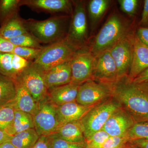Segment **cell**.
Returning a JSON list of instances; mask_svg holds the SVG:
<instances>
[{
  "mask_svg": "<svg viewBox=\"0 0 148 148\" xmlns=\"http://www.w3.org/2000/svg\"><path fill=\"white\" fill-rule=\"evenodd\" d=\"M108 85L112 97L135 122H148V82L135 83L127 76Z\"/></svg>",
  "mask_w": 148,
  "mask_h": 148,
  "instance_id": "cell-1",
  "label": "cell"
},
{
  "mask_svg": "<svg viewBox=\"0 0 148 148\" xmlns=\"http://www.w3.org/2000/svg\"><path fill=\"white\" fill-rule=\"evenodd\" d=\"M71 16L53 15L47 19L38 20L25 19L28 32L41 44H52L64 39L69 30Z\"/></svg>",
  "mask_w": 148,
  "mask_h": 148,
  "instance_id": "cell-2",
  "label": "cell"
},
{
  "mask_svg": "<svg viewBox=\"0 0 148 148\" xmlns=\"http://www.w3.org/2000/svg\"><path fill=\"white\" fill-rule=\"evenodd\" d=\"M130 32L128 22L118 14H113L108 18L88 49L96 57L110 49Z\"/></svg>",
  "mask_w": 148,
  "mask_h": 148,
  "instance_id": "cell-3",
  "label": "cell"
},
{
  "mask_svg": "<svg viewBox=\"0 0 148 148\" xmlns=\"http://www.w3.org/2000/svg\"><path fill=\"white\" fill-rule=\"evenodd\" d=\"M73 10L71 16L66 40L77 50L89 46L86 2L73 1Z\"/></svg>",
  "mask_w": 148,
  "mask_h": 148,
  "instance_id": "cell-4",
  "label": "cell"
},
{
  "mask_svg": "<svg viewBox=\"0 0 148 148\" xmlns=\"http://www.w3.org/2000/svg\"><path fill=\"white\" fill-rule=\"evenodd\" d=\"M120 107L119 103L111 97L89 110L79 121L85 140L103 130L111 115Z\"/></svg>",
  "mask_w": 148,
  "mask_h": 148,
  "instance_id": "cell-5",
  "label": "cell"
},
{
  "mask_svg": "<svg viewBox=\"0 0 148 148\" xmlns=\"http://www.w3.org/2000/svg\"><path fill=\"white\" fill-rule=\"evenodd\" d=\"M77 51L65 38L43 49L39 56L33 63L44 72L70 61Z\"/></svg>",
  "mask_w": 148,
  "mask_h": 148,
  "instance_id": "cell-6",
  "label": "cell"
},
{
  "mask_svg": "<svg viewBox=\"0 0 148 148\" xmlns=\"http://www.w3.org/2000/svg\"><path fill=\"white\" fill-rule=\"evenodd\" d=\"M34 129L39 136H49L55 133L60 124L57 119L56 106L47 97L38 103L34 115Z\"/></svg>",
  "mask_w": 148,
  "mask_h": 148,
  "instance_id": "cell-7",
  "label": "cell"
},
{
  "mask_svg": "<svg viewBox=\"0 0 148 148\" xmlns=\"http://www.w3.org/2000/svg\"><path fill=\"white\" fill-rule=\"evenodd\" d=\"M112 97L108 84L89 80L79 85L76 102L84 106L98 105Z\"/></svg>",
  "mask_w": 148,
  "mask_h": 148,
  "instance_id": "cell-8",
  "label": "cell"
},
{
  "mask_svg": "<svg viewBox=\"0 0 148 148\" xmlns=\"http://www.w3.org/2000/svg\"><path fill=\"white\" fill-rule=\"evenodd\" d=\"M95 58L88 47L76 51L70 60L71 82L80 85L89 80H93Z\"/></svg>",
  "mask_w": 148,
  "mask_h": 148,
  "instance_id": "cell-9",
  "label": "cell"
},
{
  "mask_svg": "<svg viewBox=\"0 0 148 148\" xmlns=\"http://www.w3.org/2000/svg\"><path fill=\"white\" fill-rule=\"evenodd\" d=\"M44 73V72L32 63L14 80L22 84L38 103L47 97L48 89Z\"/></svg>",
  "mask_w": 148,
  "mask_h": 148,
  "instance_id": "cell-10",
  "label": "cell"
},
{
  "mask_svg": "<svg viewBox=\"0 0 148 148\" xmlns=\"http://www.w3.org/2000/svg\"><path fill=\"white\" fill-rule=\"evenodd\" d=\"M132 33L130 32L109 49L116 65L119 79L128 76L130 71L133 54Z\"/></svg>",
  "mask_w": 148,
  "mask_h": 148,
  "instance_id": "cell-11",
  "label": "cell"
},
{
  "mask_svg": "<svg viewBox=\"0 0 148 148\" xmlns=\"http://www.w3.org/2000/svg\"><path fill=\"white\" fill-rule=\"evenodd\" d=\"M20 5L26 6L32 11L53 15L71 16L73 2L70 0H20Z\"/></svg>",
  "mask_w": 148,
  "mask_h": 148,
  "instance_id": "cell-12",
  "label": "cell"
},
{
  "mask_svg": "<svg viewBox=\"0 0 148 148\" xmlns=\"http://www.w3.org/2000/svg\"><path fill=\"white\" fill-rule=\"evenodd\" d=\"M93 80L110 84L119 79L117 69L110 50H106L95 57Z\"/></svg>",
  "mask_w": 148,
  "mask_h": 148,
  "instance_id": "cell-13",
  "label": "cell"
},
{
  "mask_svg": "<svg viewBox=\"0 0 148 148\" xmlns=\"http://www.w3.org/2000/svg\"><path fill=\"white\" fill-rule=\"evenodd\" d=\"M135 123L130 114L121 106L111 115L103 130L110 136H122L127 133Z\"/></svg>",
  "mask_w": 148,
  "mask_h": 148,
  "instance_id": "cell-14",
  "label": "cell"
},
{
  "mask_svg": "<svg viewBox=\"0 0 148 148\" xmlns=\"http://www.w3.org/2000/svg\"><path fill=\"white\" fill-rule=\"evenodd\" d=\"M132 40L133 54L128 75V77L131 80L148 68V46L139 40L135 32L132 33Z\"/></svg>",
  "mask_w": 148,
  "mask_h": 148,
  "instance_id": "cell-15",
  "label": "cell"
},
{
  "mask_svg": "<svg viewBox=\"0 0 148 148\" xmlns=\"http://www.w3.org/2000/svg\"><path fill=\"white\" fill-rule=\"evenodd\" d=\"M33 62L12 53H0V74L15 80Z\"/></svg>",
  "mask_w": 148,
  "mask_h": 148,
  "instance_id": "cell-16",
  "label": "cell"
},
{
  "mask_svg": "<svg viewBox=\"0 0 148 148\" xmlns=\"http://www.w3.org/2000/svg\"><path fill=\"white\" fill-rule=\"evenodd\" d=\"M44 79L48 89L71 82L70 60L45 72Z\"/></svg>",
  "mask_w": 148,
  "mask_h": 148,
  "instance_id": "cell-17",
  "label": "cell"
},
{
  "mask_svg": "<svg viewBox=\"0 0 148 148\" xmlns=\"http://www.w3.org/2000/svg\"><path fill=\"white\" fill-rule=\"evenodd\" d=\"M79 86L71 82L48 89V99L56 106L76 102Z\"/></svg>",
  "mask_w": 148,
  "mask_h": 148,
  "instance_id": "cell-18",
  "label": "cell"
},
{
  "mask_svg": "<svg viewBox=\"0 0 148 148\" xmlns=\"http://www.w3.org/2000/svg\"><path fill=\"white\" fill-rule=\"evenodd\" d=\"M94 106H84L74 102L56 106L58 123L60 125L71 122L79 121Z\"/></svg>",
  "mask_w": 148,
  "mask_h": 148,
  "instance_id": "cell-19",
  "label": "cell"
},
{
  "mask_svg": "<svg viewBox=\"0 0 148 148\" xmlns=\"http://www.w3.org/2000/svg\"><path fill=\"white\" fill-rule=\"evenodd\" d=\"M16 95L14 101L15 109L31 114L34 116L38 107L31 93L22 84L15 81Z\"/></svg>",
  "mask_w": 148,
  "mask_h": 148,
  "instance_id": "cell-20",
  "label": "cell"
},
{
  "mask_svg": "<svg viewBox=\"0 0 148 148\" xmlns=\"http://www.w3.org/2000/svg\"><path fill=\"white\" fill-rule=\"evenodd\" d=\"M61 139L75 143L85 142L82 125L79 121L60 125L55 132Z\"/></svg>",
  "mask_w": 148,
  "mask_h": 148,
  "instance_id": "cell-21",
  "label": "cell"
},
{
  "mask_svg": "<svg viewBox=\"0 0 148 148\" xmlns=\"http://www.w3.org/2000/svg\"><path fill=\"white\" fill-rule=\"evenodd\" d=\"M25 21L19 14L11 18L0 27V36L9 40L28 33Z\"/></svg>",
  "mask_w": 148,
  "mask_h": 148,
  "instance_id": "cell-22",
  "label": "cell"
},
{
  "mask_svg": "<svg viewBox=\"0 0 148 148\" xmlns=\"http://www.w3.org/2000/svg\"><path fill=\"white\" fill-rule=\"evenodd\" d=\"M34 128V116L31 114L15 109L13 122L6 133L12 136L18 132Z\"/></svg>",
  "mask_w": 148,
  "mask_h": 148,
  "instance_id": "cell-23",
  "label": "cell"
},
{
  "mask_svg": "<svg viewBox=\"0 0 148 148\" xmlns=\"http://www.w3.org/2000/svg\"><path fill=\"white\" fill-rule=\"evenodd\" d=\"M109 0H91L87 4V11L91 29H95L110 5Z\"/></svg>",
  "mask_w": 148,
  "mask_h": 148,
  "instance_id": "cell-24",
  "label": "cell"
},
{
  "mask_svg": "<svg viewBox=\"0 0 148 148\" xmlns=\"http://www.w3.org/2000/svg\"><path fill=\"white\" fill-rule=\"evenodd\" d=\"M39 137L34 128H32L16 133L10 141L16 148H32Z\"/></svg>",
  "mask_w": 148,
  "mask_h": 148,
  "instance_id": "cell-25",
  "label": "cell"
},
{
  "mask_svg": "<svg viewBox=\"0 0 148 148\" xmlns=\"http://www.w3.org/2000/svg\"><path fill=\"white\" fill-rule=\"evenodd\" d=\"M16 95L15 81L0 74V106L14 101Z\"/></svg>",
  "mask_w": 148,
  "mask_h": 148,
  "instance_id": "cell-26",
  "label": "cell"
},
{
  "mask_svg": "<svg viewBox=\"0 0 148 148\" xmlns=\"http://www.w3.org/2000/svg\"><path fill=\"white\" fill-rule=\"evenodd\" d=\"M20 0H0V27L19 14Z\"/></svg>",
  "mask_w": 148,
  "mask_h": 148,
  "instance_id": "cell-27",
  "label": "cell"
},
{
  "mask_svg": "<svg viewBox=\"0 0 148 148\" xmlns=\"http://www.w3.org/2000/svg\"><path fill=\"white\" fill-rule=\"evenodd\" d=\"M15 108L14 101L0 106V129L6 132L11 125Z\"/></svg>",
  "mask_w": 148,
  "mask_h": 148,
  "instance_id": "cell-28",
  "label": "cell"
},
{
  "mask_svg": "<svg viewBox=\"0 0 148 148\" xmlns=\"http://www.w3.org/2000/svg\"><path fill=\"white\" fill-rule=\"evenodd\" d=\"M130 142L135 140H148V122H135L127 132Z\"/></svg>",
  "mask_w": 148,
  "mask_h": 148,
  "instance_id": "cell-29",
  "label": "cell"
},
{
  "mask_svg": "<svg viewBox=\"0 0 148 148\" xmlns=\"http://www.w3.org/2000/svg\"><path fill=\"white\" fill-rule=\"evenodd\" d=\"M9 40L15 46L36 49H42L45 47L29 32L10 39Z\"/></svg>",
  "mask_w": 148,
  "mask_h": 148,
  "instance_id": "cell-30",
  "label": "cell"
},
{
  "mask_svg": "<svg viewBox=\"0 0 148 148\" xmlns=\"http://www.w3.org/2000/svg\"><path fill=\"white\" fill-rule=\"evenodd\" d=\"M43 48L36 49L15 46L12 53L18 56L27 61L34 62L39 56Z\"/></svg>",
  "mask_w": 148,
  "mask_h": 148,
  "instance_id": "cell-31",
  "label": "cell"
},
{
  "mask_svg": "<svg viewBox=\"0 0 148 148\" xmlns=\"http://www.w3.org/2000/svg\"><path fill=\"white\" fill-rule=\"evenodd\" d=\"M109 137L108 134L103 130L95 132L86 139V148H102Z\"/></svg>",
  "mask_w": 148,
  "mask_h": 148,
  "instance_id": "cell-32",
  "label": "cell"
},
{
  "mask_svg": "<svg viewBox=\"0 0 148 148\" xmlns=\"http://www.w3.org/2000/svg\"><path fill=\"white\" fill-rule=\"evenodd\" d=\"M51 148H86L85 142L75 143L66 141L59 138L55 133L49 136Z\"/></svg>",
  "mask_w": 148,
  "mask_h": 148,
  "instance_id": "cell-33",
  "label": "cell"
},
{
  "mask_svg": "<svg viewBox=\"0 0 148 148\" xmlns=\"http://www.w3.org/2000/svg\"><path fill=\"white\" fill-rule=\"evenodd\" d=\"M130 140L127 133L120 136H110L102 148H127Z\"/></svg>",
  "mask_w": 148,
  "mask_h": 148,
  "instance_id": "cell-34",
  "label": "cell"
},
{
  "mask_svg": "<svg viewBox=\"0 0 148 148\" xmlns=\"http://www.w3.org/2000/svg\"><path fill=\"white\" fill-rule=\"evenodd\" d=\"M121 9L124 13L130 16H133L138 10L139 1L138 0H119Z\"/></svg>",
  "mask_w": 148,
  "mask_h": 148,
  "instance_id": "cell-35",
  "label": "cell"
},
{
  "mask_svg": "<svg viewBox=\"0 0 148 148\" xmlns=\"http://www.w3.org/2000/svg\"><path fill=\"white\" fill-rule=\"evenodd\" d=\"M15 46L0 36V53H12Z\"/></svg>",
  "mask_w": 148,
  "mask_h": 148,
  "instance_id": "cell-36",
  "label": "cell"
},
{
  "mask_svg": "<svg viewBox=\"0 0 148 148\" xmlns=\"http://www.w3.org/2000/svg\"><path fill=\"white\" fill-rule=\"evenodd\" d=\"M135 33L139 40L148 46V27L140 26L137 28Z\"/></svg>",
  "mask_w": 148,
  "mask_h": 148,
  "instance_id": "cell-37",
  "label": "cell"
},
{
  "mask_svg": "<svg viewBox=\"0 0 148 148\" xmlns=\"http://www.w3.org/2000/svg\"><path fill=\"white\" fill-rule=\"evenodd\" d=\"M32 148H51L50 138L48 136H40L38 140Z\"/></svg>",
  "mask_w": 148,
  "mask_h": 148,
  "instance_id": "cell-38",
  "label": "cell"
},
{
  "mask_svg": "<svg viewBox=\"0 0 148 148\" xmlns=\"http://www.w3.org/2000/svg\"><path fill=\"white\" fill-rule=\"evenodd\" d=\"M139 24L141 27L148 25V0L144 1L142 17Z\"/></svg>",
  "mask_w": 148,
  "mask_h": 148,
  "instance_id": "cell-39",
  "label": "cell"
},
{
  "mask_svg": "<svg viewBox=\"0 0 148 148\" xmlns=\"http://www.w3.org/2000/svg\"><path fill=\"white\" fill-rule=\"evenodd\" d=\"M135 83H140L148 82V68L143 71L142 73L132 80Z\"/></svg>",
  "mask_w": 148,
  "mask_h": 148,
  "instance_id": "cell-40",
  "label": "cell"
},
{
  "mask_svg": "<svg viewBox=\"0 0 148 148\" xmlns=\"http://www.w3.org/2000/svg\"><path fill=\"white\" fill-rule=\"evenodd\" d=\"M129 145L138 148H148V140L131 141L129 142Z\"/></svg>",
  "mask_w": 148,
  "mask_h": 148,
  "instance_id": "cell-41",
  "label": "cell"
},
{
  "mask_svg": "<svg viewBox=\"0 0 148 148\" xmlns=\"http://www.w3.org/2000/svg\"><path fill=\"white\" fill-rule=\"evenodd\" d=\"M11 137L5 131L0 129V145L6 141L10 140Z\"/></svg>",
  "mask_w": 148,
  "mask_h": 148,
  "instance_id": "cell-42",
  "label": "cell"
},
{
  "mask_svg": "<svg viewBox=\"0 0 148 148\" xmlns=\"http://www.w3.org/2000/svg\"><path fill=\"white\" fill-rule=\"evenodd\" d=\"M0 148H16L9 140L6 141L0 145Z\"/></svg>",
  "mask_w": 148,
  "mask_h": 148,
  "instance_id": "cell-43",
  "label": "cell"
},
{
  "mask_svg": "<svg viewBox=\"0 0 148 148\" xmlns=\"http://www.w3.org/2000/svg\"><path fill=\"white\" fill-rule=\"evenodd\" d=\"M128 148H138L137 147H134V146L130 145L129 144V147H128Z\"/></svg>",
  "mask_w": 148,
  "mask_h": 148,
  "instance_id": "cell-44",
  "label": "cell"
},
{
  "mask_svg": "<svg viewBox=\"0 0 148 148\" xmlns=\"http://www.w3.org/2000/svg\"><path fill=\"white\" fill-rule=\"evenodd\" d=\"M128 147H129V146H128ZM128 147H127V148H128Z\"/></svg>",
  "mask_w": 148,
  "mask_h": 148,
  "instance_id": "cell-45",
  "label": "cell"
},
{
  "mask_svg": "<svg viewBox=\"0 0 148 148\" xmlns=\"http://www.w3.org/2000/svg\"></svg>",
  "mask_w": 148,
  "mask_h": 148,
  "instance_id": "cell-46",
  "label": "cell"
},
{
  "mask_svg": "<svg viewBox=\"0 0 148 148\" xmlns=\"http://www.w3.org/2000/svg\"></svg>",
  "mask_w": 148,
  "mask_h": 148,
  "instance_id": "cell-47",
  "label": "cell"
}]
</instances>
